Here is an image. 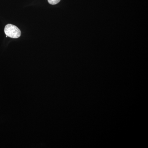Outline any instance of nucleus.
<instances>
[{"instance_id":"obj_1","label":"nucleus","mask_w":148,"mask_h":148,"mask_svg":"<svg viewBox=\"0 0 148 148\" xmlns=\"http://www.w3.org/2000/svg\"><path fill=\"white\" fill-rule=\"evenodd\" d=\"M4 32L8 37L12 38H18L21 35V31L18 27L11 24H8L6 25Z\"/></svg>"},{"instance_id":"obj_2","label":"nucleus","mask_w":148,"mask_h":148,"mask_svg":"<svg viewBox=\"0 0 148 148\" xmlns=\"http://www.w3.org/2000/svg\"><path fill=\"white\" fill-rule=\"evenodd\" d=\"M61 0H48L49 3L51 5H56Z\"/></svg>"}]
</instances>
